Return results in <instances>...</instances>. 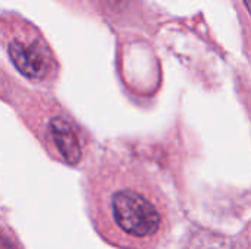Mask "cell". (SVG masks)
I'll return each instance as SVG.
<instances>
[{"mask_svg": "<svg viewBox=\"0 0 251 249\" xmlns=\"http://www.w3.org/2000/svg\"><path fill=\"white\" fill-rule=\"evenodd\" d=\"M0 249H16L10 236H6V233L0 232Z\"/></svg>", "mask_w": 251, "mask_h": 249, "instance_id": "277c9868", "label": "cell"}, {"mask_svg": "<svg viewBox=\"0 0 251 249\" xmlns=\"http://www.w3.org/2000/svg\"><path fill=\"white\" fill-rule=\"evenodd\" d=\"M246 1V6H247V9H249V0H244Z\"/></svg>", "mask_w": 251, "mask_h": 249, "instance_id": "5b68a950", "label": "cell"}, {"mask_svg": "<svg viewBox=\"0 0 251 249\" xmlns=\"http://www.w3.org/2000/svg\"><path fill=\"white\" fill-rule=\"evenodd\" d=\"M7 53L15 68L29 79L41 81L51 70L50 50L38 38L12 40L7 45Z\"/></svg>", "mask_w": 251, "mask_h": 249, "instance_id": "7a4b0ae2", "label": "cell"}, {"mask_svg": "<svg viewBox=\"0 0 251 249\" xmlns=\"http://www.w3.org/2000/svg\"><path fill=\"white\" fill-rule=\"evenodd\" d=\"M44 139L68 164H76L82 157V135L75 122L63 114H53L44 128Z\"/></svg>", "mask_w": 251, "mask_h": 249, "instance_id": "3957f363", "label": "cell"}, {"mask_svg": "<svg viewBox=\"0 0 251 249\" xmlns=\"http://www.w3.org/2000/svg\"><path fill=\"white\" fill-rule=\"evenodd\" d=\"M90 204L99 230L125 249L156 247L169 230V205L141 169L110 161L90 182Z\"/></svg>", "mask_w": 251, "mask_h": 249, "instance_id": "6da1fadb", "label": "cell"}]
</instances>
